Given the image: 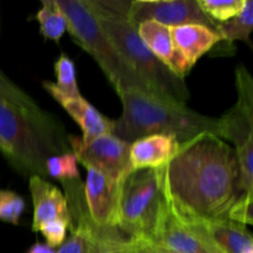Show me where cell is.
<instances>
[{"label": "cell", "mask_w": 253, "mask_h": 253, "mask_svg": "<svg viewBox=\"0 0 253 253\" xmlns=\"http://www.w3.org/2000/svg\"><path fill=\"white\" fill-rule=\"evenodd\" d=\"M160 170L170 199L202 219L230 220L235 205L247 197L240 185L234 150L215 133L179 143L177 153Z\"/></svg>", "instance_id": "cell-1"}, {"label": "cell", "mask_w": 253, "mask_h": 253, "mask_svg": "<svg viewBox=\"0 0 253 253\" xmlns=\"http://www.w3.org/2000/svg\"><path fill=\"white\" fill-rule=\"evenodd\" d=\"M118 95L123 114L114 120L113 135L126 142L150 135L174 136L180 143L205 132L219 136V119L202 115L185 104L136 88L124 89Z\"/></svg>", "instance_id": "cell-2"}, {"label": "cell", "mask_w": 253, "mask_h": 253, "mask_svg": "<svg viewBox=\"0 0 253 253\" xmlns=\"http://www.w3.org/2000/svg\"><path fill=\"white\" fill-rule=\"evenodd\" d=\"M126 63L150 85L152 91L177 103L185 104L190 94L183 79L173 74L146 47L137 27L127 19L131 1L125 0H84Z\"/></svg>", "instance_id": "cell-3"}, {"label": "cell", "mask_w": 253, "mask_h": 253, "mask_svg": "<svg viewBox=\"0 0 253 253\" xmlns=\"http://www.w3.org/2000/svg\"><path fill=\"white\" fill-rule=\"evenodd\" d=\"M68 140L42 127L12 104L0 98V152L27 177L47 178L46 161L71 152Z\"/></svg>", "instance_id": "cell-4"}, {"label": "cell", "mask_w": 253, "mask_h": 253, "mask_svg": "<svg viewBox=\"0 0 253 253\" xmlns=\"http://www.w3.org/2000/svg\"><path fill=\"white\" fill-rule=\"evenodd\" d=\"M56 2L66 16L68 32L95 59L116 94L130 88L153 93L150 85L119 54L84 0H56Z\"/></svg>", "instance_id": "cell-5"}, {"label": "cell", "mask_w": 253, "mask_h": 253, "mask_svg": "<svg viewBox=\"0 0 253 253\" xmlns=\"http://www.w3.org/2000/svg\"><path fill=\"white\" fill-rule=\"evenodd\" d=\"M163 204L160 168L131 170L121 182L118 229L132 241H145L157 226Z\"/></svg>", "instance_id": "cell-6"}, {"label": "cell", "mask_w": 253, "mask_h": 253, "mask_svg": "<svg viewBox=\"0 0 253 253\" xmlns=\"http://www.w3.org/2000/svg\"><path fill=\"white\" fill-rule=\"evenodd\" d=\"M236 104L219 118V136L234 143L241 190L253 198V79L245 66L236 69Z\"/></svg>", "instance_id": "cell-7"}, {"label": "cell", "mask_w": 253, "mask_h": 253, "mask_svg": "<svg viewBox=\"0 0 253 253\" xmlns=\"http://www.w3.org/2000/svg\"><path fill=\"white\" fill-rule=\"evenodd\" d=\"M163 194L165 204L157 226L147 240L141 242L167 253H225L207 231L200 217L178 207L165 187Z\"/></svg>", "instance_id": "cell-8"}, {"label": "cell", "mask_w": 253, "mask_h": 253, "mask_svg": "<svg viewBox=\"0 0 253 253\" xmlns=\"http://www.w3.org/2000/svg\"><path fill=\"white\" fill-rule=\"evenodd\" d=\"M67 140L71 152L86 169L93 168L119 180L131 172L128 160L131 143L113 133L99 136L89 142H84L81 136L74 135H69Z\"/></svg>", "instance_id": "cell-9"}, {"label": "cell", "mask_w": 253, "mask_h": 253, "mask_svg": "<svg viewBox=\"0 0 253 253\" xmlns=\"http://www.w3.org/2000/svg\"><path fill=\"white\" fill-rule=\"evenodd\" d=\"M127 19L135 27L141 22L156 21L167 27L202 25L217 32V24L200 9L198 0H132Z\"/></svg>", "instance_id": "cell-10"}, {"label": "cell", "mask_w": 253, "mask_h": 253, "mask_svg": "<svg viewBox=\"0 0 253 253\" xmlns=\"http://www.w3.org/2000/svg\"><path fill=\"white\" fill-rule=\"evenodd\" d=\"M121 182L93 168L86 169L84 199L91 221L98 226L118 227Z\"/></svg>", "instance_id": "cell-11"}, {"label": "cell", "mask_w": 253, "mask_h": 253, "mask_svg": "<svg viewBox=\"0 0 253 253\" xmlns=\"http://www.w3.org/2000/svg\"><path fill=\"white\" fill-rule=\"evenodd\" d=\"M42 85L44 90L48 91L49 95L78 124L82 130L81 137L84 142H89L99 136L113 133L114 120L104 116L83 96L69 98V96L62 95L52 88L51 82H43Z\"/></svg>", "instance_id": "cell-12"}, {"label": "cell", "mask_w": 253, "mask_h": 253, "mask_svg": "<svg viewBox=\"0 0 253 253\" xmlns=\"http://www.w3.org/2000/svg\"><path fill=\"white\" fill-rule=\"evenodd\" d=\"M29 188L34 204L32 231L39 232L44 222L53 219L66 220L72 224L68 202L58 188L39 175L29 178Z\"/></svg>", "instance_id": "cell-13"}, {"label": "cell", "mask_w": 253, "mask_h": 253, "mask_svg": "<svg viewBox=\"0 0 253 253\" xmlns=\"http://www.w3.org/2000/svg\"><path fill=\"white\" fill-rule=\"evenodd\" d=\"M137 34L151 53L162 62L173 74L184 81L192 69L175 51L169 27L156 21H145L137 26Z\"/></svg>", "instance_id": "cell-14"}, {"label": "cell", "mask_w": 253, "mask_h": 253, "mask_svg": "<svg viewBox=\"0 0 253 253\" xmlns=\"http://www.w3.org/2000/svg\"><path fill=\"white\" fill-rule=\"evenodd\" d=\"M179 143L169 135H150L133 141L128 155L131 170L163 167L177 153Z\"/></svg>", "instance_id": "cell-15"}, {"label": "cell", "mask_w": 253, "mask_h": 253, "mask_svg": "<svg viewBox=\"0 0 253 253\" xmlns=\"http://www.w3.org/2000/svg\"><path fill=\"white\" fill-rule=\"evenodd\" d=\"M170 37L175 51L183 57L190 69L205 53L222 42L219 32L202 25L170 27Z\"/></svg>", "instance_id": "cell-16"}, {"label": "cell", "mask_w": 253, "mask_h": 253, "mask_svg": "<svg viewBox=\"0 0 253 253\" xmlns=\"http://www.w3.org/2000/svg\"><path fill=\"white\" fill-rule=\"evenodd\" d=\"M0 98L6 100L7 103L12 104L15 108L19 109L25 115L36 121L39 125H41L46 130L57 133V135L64 136L58 121L53 116L49 115L48 113L42 110L31 96L27 95L14 82L10 81L1 71H0Z\"/></svg>", "instance_id": "cell-17"}, {"label": "cell", "mask_w": 253, "mask_h": 253, "mask_svg": "<svg viewBox=\"0 0 253 253\" xmlns=\"http://www.w3.org/2000/svg\"><path fill=\"white\" fill-rule=\"evenodd\" d=\"M202 222L225 253H245L253 249L252 234L245 225L231 220L202 219Z\"/></svg>", "instance_id": "cell-18"}, {"label": "cell", "mask_w": 253, "mask_h": 253, "mask_svg": "<svg viewBox=\"0 0 253 253\" xmlns=\"http://www.w3.org/2000/svg\"><path fill=\"white\" fill-rule=\"evenodd\" d=\"M253 30V1L246 0L241 11L234 17L222 24H217V32L222 37V42L231 44L234 41H244L252 46L250 36Z\"/></svg>", "instance_id": "cell-19"}, {"label": "cell", "mask_w": 253, "mask_h": 253, "mask_svg": "<svg viewBox=\"0 0 253 253\" xmlns=\"http://www.w3.org/2000/svg\"><path fill=\"white\" fill-rule=\"evenodd\" d=\"M41 4L36 14L40 24V34L44 39L58 42L66 31H68L66 16L57 5L56 0H42Z\"/></svg>", "instance_id": "cell-20"}, {"label": "cell", "mask_w": 253, "mask_h": 253, "mask_svg": "<svg viewBox=\"0 0 253 253\" xmlns=\"http://www.w3.org/2000/svg\"><path fill=\"white\" fill-rule=\"evenodd\" d=\"M132 240L118 227H101L93 222V236L88 253H128Z\"/></svg>", "instance_id": "cell-21"}, {"label": "cell", "mask_w": 253, "mask_h": 253, "mask_svg": "<svg viewBox=\"0 0 253 253\" xmlns=\"http://www.w3.org/2000/svg\"><path fill=\"white\" fill-rule=\"evenodd\" d=\"M54 73H56L57 82L56 83L51 82V85L54 90L69 98L82 96L77 82L76 66L66 53H61V56L54 62Z\"/></svg>", "instance_id": "cell-22"}, {"label": "cell", "mask_w": 253, "mask_h": 253, "mask_svg": "<svg viewBox=\"0 0 253 253\" xmlns=\"http://www.w3.org/2000/svg\"><path fill=\"white\" fill-rule=\"evenodd\" d=\"M47 178H53L59 182L81 179L78 169V161L72 152L59 153L51 156L46 161Z\"/></svg>", "instance_id": "cell-23"}, {"label": "cell", "mask_w": 253, "mask_h": 253, "mask_svg": "<svg viewBox=\"0 0 253 253\" xmlns=\"http://www.w3.org/2000/svg\"><path fill=\"white\" fill-rule=\"evenodd\" d=\"M246 0H198L200 9L216 24L234 19L244 7Z\"/></svg>", "instance_id": "cell-24"}, {"label": "cell", "mask_w": 253, "mask_h": 253, "mask_svg": "<svg viewBox=\"0 0 253 253\" xmlns=\"http://www.w3.org/2000/svg\"><path fill=\"white\" fill-rule=\"evenodd\" d=\"M24 210L25 200L21 195L12 190L0 189V221L19 225Z\"/></svg>", "instance_id": "cell-25"}, {"label": "cell", "mask_w": 253, "mask_h": 253, "mask_svg": "<svg viewBox=\"0 0 253 253\" xmlns=\"http://www.w3.org/2000/svg\"><path fill=\"white\" fill-rule=\"evenodd\" d=\"M73 225L71 222L66 221V220L62 219H53L46 221L41 227H40L39 232H41L43 235V237L46 239V245L49 246L51 249H56L59 247L64 241H66L67 237V231L69 229L72 230Z\"/></svg>", "instance_id": "cell-26"}, {"label": "cell", "mask_w": 253, "mask_h": 253, "mask_svg": "<svg viewBox=\"0 0 253 253\" xmlns=\"http://www.w3.org/2000/svg\"><path fill=\"white\" fill-rule=\"evenodd\" d=\"M128 253H167L165 251H161V250L156 249V247L150 246L147 244H143V242H136L132 241V246H131Z\"/></svg>", "instance_id": "cell-27"}, {"label": "cell", "mask_w": 253, "mask_h": 253, "mask_svg": "<svg viewBox=\"0 0 253 253\" xmlns=\"http://www.w3.org/2000/svg\"><path fill=\"white\" fill-rule=\"evenodd\" d=\"M27 253H56V252H54L53 249L47 246L46 244H40L39 242V244H35Z\"/></svg>", "instance_id": "cell-28"}]
</instances>
